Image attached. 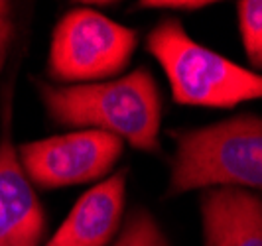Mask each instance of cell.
<instances>
[{"label": "cell", "mask_w": 262, "mask_h": 246, "mask_svg": "<svg viewBox=\"0 0 262 246\" xmlns=\"http://www.w3.org/2000/svg\"><path fill=\"white\" fill-rule=\"evenodd\" d=\"M113 246H170V240L150 211L134 209Z\"/></svg>", "instance_id": "9"}, {"label": "cell", "mask_w": 262, "mask_h": 246, "mask_svg": "<svg viewBox=\"0 0 262 246\" xmlns=\"http://www.w3.org/2000/svg\"><path fill=\"white\" fill-rule=\"evenodd\" d=\"M126 197V169L91 187L43 246H108L120 231Z\"/></svg>", "instance_id": "6"}, {"label": "cell", "mask_w": 262, "mask_h": 246, "mask_svg": "<svg viewBox=\"0 0 262 246\" xmlns=\"http://www.w3.org/2000/svg\"><path fill=\"white\" fill-rule=\"evenodd\" d=\"M243 48L252 67L262 69V0L236 2Z\"/></svg>", "instance_id": "10"}, {"label": "cell", "mask_w": 262, "mask_h": 246, "mask_svg": "<svg viewBox=\"0 0 262 246\" xmlns=\"http://www.w3.org/2000/svg\"><path fill=\"white\" fill-rule=\"evenodd\" d=\"M168 195L209 187L262 191V118L241 115L203 128L173 130Z\"/></svg>", "instance_id": "2"}, {"label": "cell", "mask_w": 262, "mask_h": 246, "mask_svg": "<svg viewBox=\"0 0 262 246\" xmlns=\"http://www.w3.org/2000/svg\"><path fill=\"white\" fill-rule=\"evenodd\" d=\"M205 246H262V197L238 187H209L199 199Z\"/></svg>", "instance_id": "8"}, {"label": "cell", "mask_w": 262, "mask_h": 246, "mask_svg": "<svg viewBox=\"0 0 262 246\" xmlns=\"http://www.w3.org/2000/svg\"><path fill=\"white\" fill-rule=\"evenodd\" d=\"M38 91L57 124L108 132L142 152L160 150L162 97L146 67L93 85L38 83Z\"/></svg>", "instance_id": "1"}, {"label": "cell", "mask_w": 262, "mask_h": 246, "mask_svg": "<svg viewBox=\"0 0 262 246\" xmlns=\"http://www.w3.org/2000/svg\"><path fill=\"white\" fill-rule=\"evenodd\" d=\"M213 2L207 0H148L140 2L138 6L144 8H173V10H199L203 6H211Z\"/></svg>", "instance_id": "12"}, {"label": "cell", "mask_w": 262, "mask_h": 246, "mask_svg": "<svg viewBox=\"0 0 262 246\" xmlns=\"http://www.w3.org/2000/svg\"><path fill=\"white\" fill-rule=\"evenodd\" d=\"M124 142L101 130H79L22 144L18 160L30 183L43 189L105 177L122 155Z\"/></svg>", "instance_id": "5"}, {"label": "cell", "mask_w": 262, "mask_h": 246, "mask_svg": "<svg viewBox=\"0 0 262 246\" xmlns=\"http://www.w3.org/2000/svg\"><path fill=\"white\" fill-rule=\"evenodd\" d=\"M146 50L166 71L178 104L231 108L262 99V73L199 46L176 18L160 20L152 28Z\"/></svg>", "instance_id": "3"}, {"label": "cell", "mask_w": 262, "mask_h": 246, "mask_svg": "<svg viewBox=\"0 0 262 246\" xmlns=\"http://www.w3.org/2000/svg\"><path fill=\"white\" fill-rule=\"evenodd\" d=\"M46 213L22 171L8 132L0 140V246H39Z\"/></svg>", "instance_id": "7"}, {"label": "cell", "mask_w": 262, "mask_h": 246, "mask_svg": "<svg viewBox=\"0 0 262 246\" xmlns=\"http://www.w3.org/2000/svg\"><path fill=\"white\" fill-rule=\"evenodd\" d=\"M136 32L91 8H75L53 30L48 71L63 83L113 77L130 61Z\"/></svg>", "instance_id": "4"}, {"label": "cell", "mask_w": 262, "mask_h": 246, "mask_svg": "<svg viewBox=\"0 0 262 246\" xmlns=\"http://www.w3.org/2000/svg\"><path fill=\"white\" fill-rule=\"evenodd\" d=\"M14 34V20H12V4L0 0V69L4 65L8 46L12 41Z\"/></svg>", "instance_id": "11"}]
</instances>
